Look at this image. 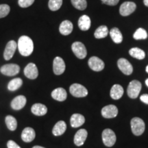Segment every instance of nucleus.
Wrapping results in <instances>:
<instances>
[{
  "label": "nucleus",
  "instance_id": "obj_10",
  "mask_svg": "<svg viewBox=\"0 0 148 148\" xmlns=\"http://www.w3.org/2000/svg\"><path fill=\"white\" fill-rule=\"evenodd\" d=\"M16 48H17V44L14 40H10L7 43L3 52V58H5V60H9L13 57Z\"/></svg>",
  "mask_w": 148,
  "mask_h": 148
},
{
  "label": "nucleus",
  "instance_id": "obj_32",
  "mask_svg": "<svg viewBox=\"0 0 148 148\" xmlns=\"http://www.w3.org/2000/svg\"><path fill=\"white\" fill-rule=\"evenodd\" d=\"M133 37L135 40H142L146 39L147 37V33L145 29L143 28H138L136 32H134Z\"/></svg>",
  "mask_w": 148,
  "mask_h": 148
},
{
  "label": "nucleus",
  "instance_id": "obj_16",
  "mask_svg": "<svg viewBox=\"0 0 148 148\" xmlns=\"http://www.w3.org/2000/svg\"><path fill=\"white\" fill-rule=\"evenodd\" d=\"M36 136V133H35L34 130L32 127H25L23 130L21 134V138L25 143H30L35 138Z\"/></svg>",
  "mask_w": 148,
  "mask_h": 148
},
{
  "label": "nucleus",
  "instance_id": "obj_31",
  "mask_svg": "<svg viewBox=\"0 0 148 148\" xmlns=\"http://www.w3.org/2000/svg\"><path fill=\"white\" fill-rule=\"evenodd\" d=\"M62 4V0H49L48 6L51 11H56L60 8Z\"/></svg>",
  "mask_w": 148,
  "mask_h": 148
},
{
  "label": "nucleus",
  "instance_id": "obj_34",
  "mask_svg": "<svg viewBox=\"0 0 148 148\" xmlns=\"http://www.w3.org/2000/svg\"><path fill=\"white\" fill-rule=\"evenodd\" d=\"M34 0H18V3L21 8H27L34 3Z\"/></svg>",
  "mask_w": 148,
  "mask_h": 148
},
{
  "label": "nucleus",
  "instance_id": "obj_18",
  "mask_svg": "<svg viewBox=\"0 0 148 148\" xmlns=\"http://www.w3.org/2000/svg\"><path fill=\"white\" fill-rule=\"evenodd\" d=\"M51 97L55 100L63 101L66 99L67 93H66L65 89H64L63 88H57L51 92Z\"/></svg>",
  "mask_w": 148,
  "mask_h": 148
},
{
  "label": "nucleus",
  "instance_id": "obj_30",
  "mask_svg": "<svg viewBox=\"0 0 148 148\" xmlns=\"http://www.w3.org/2000/svg\"><path fill=\"white\" fill-rule=\"evenodd\" d=\"M72 5L79 10H84L87 7L86 0H71Z\"/></svg>",
  "mask_w": 148,
  "mask_h": 148
},
{
  "label": "nucleus",
  "instance_id": "obj_39",
  "mask_svg": "<svg viewBox=\"0 0 148 148\" xmlns=\"http://www.w3.org/2000/svg\"><path fill=\"white\" fill-rule=\"evenodd\" d=\"M32 148H45V147H41V146H38V145H36V146H34Z\"/></svg>",
  "mask_w": 148,
  "mask_h": 148
},
{
  "label": "nucleus",
  "instance_id": "obj_24",
  "mask_svg": "<svg viewBox=\"0 0 148 148\" xmlns=\"http://www.w3.org/2000/svg\"><path fill=\"white\" fill-rule=\"evenodd\" d=\"M123 88L121 85L119 84H114L112 86L110 90V97L113 99H119L123 95Z\"/></svg>",
  "mask_w": 148,
  "mask_h": 148
},
{
  "label": "nucleus",
  "instance_id": "obj_29",
  "mask_svg": "<svg viewBox=\"0 0 148 148\" xmlns=\"http://www.w3.org/2000/svg\"><path fill=\"white\" fill-rule=\"evenodd\" d=\"M5 123H6L8 128L11 131H14L17 127V121L14 116L11 115L6 116L5 119Z\"/></svg>",
  "mask_w": 148,
  "mask_h": 148
},
{
  "label": "nucleus",
  "instance_id": "obj_11",
  "mask_svg": "<svg viewBox=\"0 0 148 148\" xmlns=\"http://www.w3.org/2000/svg\"><path fill=\"white\" fill-rule=\"evenodd\" d=\"M65 63L60 57H56L53 62V71L56 75H61L65 71Z\"/></svg>",
  "mask_w": 148,
  "mask_h": 148
},
{
  "label": "nucleus",
  "instance_id": "obj_4",
  "mask_svg": "<svg viewBox=\"0 0 148 148\" xmlns=\"http://www.w3.org/2000/svg\"><path fill=\"white\" fill-rule=\"evenodd\" d=\"M116 135L112 130L105 129L102 132V140L107 147H112L116 142Z\"/></svg>",
  "mask_w": 148,
  "mask_h": 148
},
{
  "label": "nucleus",
  "instance_id": "obj_2",
  "mask_svg": "<svg viewBox=\"0 0 148 148\" xmlns=\"http://www.w3.org/2000/svg\"><path fill=\"white\" fill-rule=\"evenodd\" d=\"M131 129L133 134L136 136H140L145 131V123L141 119L134 117L131 120Z\"/></svg>",
  "mask_w": 148,
  "mask_h": 148
},
{
  "label": "nucleus",
  "instance_id": "obj_14",
  "mask_svg": "<svg viewBox=\"0 0 148 148\" xmlns=\"http://www.w3.org/2000/svg\"><path fill=\"white\" fill-rule=\"evenodd\" d=\"M24 74L27 78L31 79H36L38 75V71L36 64L29 63L24 69Z\"/></svg>",
  "mask_w": 148,
  "mask_h": 148
},
{
  "label": "nucleus",
  "instance_id": "obj_37",
  "mask_svg": "<svg viewBox=\"0 0 148 148\" xmlns=\"http://www.w3.org/2000/svg\"><path fill=\"white\" fill-rule=\"evenodd\" d=\"M140 101H143V103H146V104H148V95L147 94H144V95H142L140 97Z\"/></svg>",
  "mask_w": 148,
  "mask_h": 148
},
{
  "label": "nucleus",
  "instance_id": "obj_19",
  "mask_svg": "<svg viewBox=\"0 0 148 148\" xmlns=\"http://www.w3.org/2000/svg\"><path fill=\"white\" fill-rule=\"evenodd\" d=\"M59 31L61 34L64 35V36L69 35L73 31V24L68 20L63 21L60 23V27H59Z\"/></svg>",
  "mask_w": 148,
  "mask_h": 148
},
{
  "label": "nucleus",
  "instance_id": "obj_17",
  "mask_svg": "<svg viewBox=\"0 0 148 148\" xmlns=\"http://www.w3.org/2000/svg\"><path fill=\"white\" fill-rule=\"evenodd\" d=\"M87 135L88 132L85 129L79 130L74 136V143L77 146L82 145L86 139Z\"/></svg>",
  "mask_w": 148,
  "mask_h": 148
},
{
  "label": "nucleus",
  "instance_id": "obj_22",
  "mask_svg": "<svg viewBox=\"0 0 148 148\" xmlns=\"http://www.w3.org/2000/svg\"><path fill=\"white\" fill-rule=\"evenodd\" d=\"M66 129V124L64 121H59L56 123L52 130V133L54 136H60L63 134Z\"/></svg>",
  "mask_w": 148,
  "mask_h": 148
},
{
  "label": "nucleus",
  "instance_id": "obj_20",
  "mask_svg": "<svg viewBox=\"0 0 148 148\" xmlns=\"http://www.w3.org/2000/svg\"><path fill=\"white\" fill-rule=\"evenodd\" d=\"M90 25H91V21L89 16L82 15L79 17L78 20V27L81 30L87 31L88 29H89Z\"/></svg>",
  "mask_w": 148,
  "mask_h": 148
},
{
  "label": "nucleus",
  "instance_id": "obj_13",
  "mask_svg": "<svg viewBox=\"0 0 148 148\" xmlns=\"http://www.w3.org/2000/svg\"><path fill=\"white\" fill-rule=\"evenodd\" d=\"M118 114V109L114 105H108L103 107L101 110V115L106 119H110L116 116Z\"/></svg>",
  "mask_w": 148,
  "mask_h": 148
},
{
  "label": "nucleus",
  "instance_id": "obj_28",
  "mask_svg": "<svg viewBox=\"0 0 148 148\" xmlns=\"http://www.w3.org/2000/svg\"><path fill=\"white\" fill-rule=\"evenodd\" d=\"M108 33L109 31L108 27L106 25H101L96 29L94 33V36L96 38H103L108 36Z\"/></svg>",
  "mask_w": 148,
  "mask_h": 148
},
{
  "label": "nucleus",
  "instance_id": "obj_33",
  "mask_svg": "<svg viewBox=\"0 0 148 148\" xmlns=\"http://www.w3.org/2000/svg\"><path fill=\"white\" fill-rule=\"evenodd\" d=\"M10 10V8L7 4L0 5V18L5 17L9 14Z\"/></svg>",
  "mask_w": 148,
  "mask_h": 148
},
{
  "label": "nucleus",
  "instance_id": "obj_27",
  "mask_svg": "<svg viewBox=\"0 0 148 148\" xmlns=\"http://www.w3.org/2000/svg\"><path fill=\"white\" fill-rule=\"evenodd\" d=\"M23 84V80L19 77L12 79L8 84V88L10 91H14L19 88Z\"/></svg>",
  "mask_w": 148,
  "mask_h": 148
},
{
  "label": "nucleus",
  "instance_id": "obj_9",
  "mask_svg": "<svg viewBox=\"0 0 148 148\" xmlns=\"http://www.w3.org/2000/svg\"><path fill=\"white\" fill-rule=\"evenodd\" d=\"M117 65L119 69L125 75H129L132 73L133 67L130 62L125 58H120L117 61Z\"/></svg>",
  "mask_w": 148,
  "mask_h": 148
},
{
  "label": "nucleus",
  "instance_id": "obj_36",
  "mask_svg": "<svg viewBox=\"0 0 148 148\" xmlns=\"http://www.w3.org/2000/svg\"><path fill=\"white\" fill-rule=\"evenodd\" d=\"M7 147L8 148H21L19 145H17L14 140H8V143H7Z\"/></svg>",
  "mask_w": 148,
  "mask_h": 148
},
{
  "label": "nucleus",
  "instance_id": "obj_8",
  "mask_svg": "<svg viewBox=\"0 0 148 148\" xmlns=\"http://www.w3.org/2000/svg\"><path fill=\"white\" fill-rule=\"evenodd\" d=\"M136 5L132 1H125L121 5L119 8V13L123 16H128L136 10Z\"/></svg>",
  "mask_w": 148,
  "mask_h": 148
},
{
  "label": "nucleus",
  "instance_id": "obj_25",
  "mask_svg": "<svg viewBox=\"0 0 148 148\" xmlns=\"http://www.w3.org/2000/svg\"><path fill=\"white\" fill-rule=\"evenodd\" d=\"M110 35L112 40L115 43H121L123 40V36H122L121 31L117 27H114V28L111 29L110 31Z\"/></svg>",
  "mask_w": 148,
  "mask_h": 148
},
{
  "label": "nucleus",
  "instance_id": "obj_35",
  "mask_svg": "<svg viewBox=\"0 0 148 148\" xmlns=\"http://www.w3.org/2000/svg\"><path fill=\"white\" fill-rule=\"evenodd\" d=\"M103 3L108 5H115L119 3V0H101Z\"/></svg>",
  "mask_w": 148,
  "mask_h": 148
},
{
  "label": "nucleus",
  "instance_id": "obj_6",
  "mask_svg": "<svg viewBox=\"0 0 148 148\" xmlns=\"http://www.w3.org/2000/svg\"><path fill=\"white\" fill-rule=\"evenodd\" d=\"M69 91L75 97H84L88 95V90L82 85L79 84H73L70 86Z\"/></svg>",
  "mask_w": 148,
  "mask_h": 148
},
{
  "label": "nucleus",
  "instance_id": "obj_5",
  "mask_svg": "<svg viewBox=\"0 0 148 148\" xmlns=\"http://www.w3.org/2000/svg\"><path fill=\"white\" fill-rule=\"evenodd\" d=\"M71 49L75 56L79 59H84L87 55L86 47L81 42H75L72 44Z\"/></svg>",
  "mask_w": 148,
  "mask_h": 148
},
{
  "label": "nucleus",
  "instance_id": "obj_15",
  "mask_svg": "<svg viewBox=\"0 0 148 148\" xmlns=\"http://www.w3.org/2000/svg\"><path fill=\"white\" fill-rule=\"evenodd\" d=\"M26 97L23 95H18L14 97L12 101H11V107L12 109L16 110H21L26 104Z\"/></svg>",
  "mask_w": 148,
  "mask_h": 148
},
{
  "label": "nucleus",
  "instance_id": "obj_40",
  "mask_svg": "<svg viewBox=\"0 0 148 148\" xmlns=\"http://www.w3.org/2000/svg\"><path fill=\"white\" fill-rule=\"evenodd\" d=\"M145 84L147 85V86H148V78L145 80Z\"/></svg>",
  "mask_w": 148,
  "mask_h": 148
},
{
  "label": "nucleus",
  "instance_id": "obj_23",
  "mask_svg": "<svg viewBox=\"0 0 148 148\" xmlns=\"http://www.w3.org/2000/svg\"><path fill=\"white\" fill-rule=\"evenodd\" d=\"M85 122L84 116L80 114H73L71 116L70 123L73 127H78L82 125Z\"/></svg>",
  "mask_w": 148,
  "mask_h": 148
},
{
  "label": "nucleus",
  "instance_id": "obj_21",
  "mask_svg": "<svg viewBox=\"0 0 148 148\" xmlns=\"http://www.w3.org/2000/svg\"><path fill=\"white\" fill-rule=\"evenodd\" d=\"M31 111L34 115L36 116H43L47 113V108L44 104L42 103H34L32 106Z\"/></svg>",
  "mask_w": 148,
  "mask_h": 148
},
{
  "label": "nucleus",
  "instance_id": "obj_38",
  "mask_svg": "<svg viewBox=\"0 0 148 148\" xmlns=\"http://www.w3.org/2000/svg\"><path fill=\"white\" fill-rule=\"evenodd\" d=\"M143 3L146 6L148 7V0H143Z\"/></svg>",
  "mask_w": 148,
  "mask_h": 148
},
{
  "label": "nucleus",
  "instance_id": "obj_41",
  "mask_svg": "<svg viewBox=\"0 0 148 148\" xmlns=\"http://www.w3.org/2000/svg\"><path fill=\"white\" fill-rule=\"evenodd\" d=\"M146 72L148 73V65L147 66V67H146Z\"/></svg>",
  "mask_w": 148,
  "mask_h": 148
},
{
  "label": "nucleus",
  "instance_id": "obj_26",
  "mask_svg": "<svg viewBox=\"0 0 148 148\" xmlns=\"http://www.w3.org/2000/svg\"><path fill=\"white\" fill-rule=\"evenodd\" d=\"M129 53L133 58L138 59V60H143L145 57V53L144 51L138 47H134L130 49Z\"/></svg>",
  "mask_w": 148,
  "mask_h": 148
},
{
  "label": "nucleus",
  "instance_id": "obj_3",
  "mask_svg": "<svg viewBox=\"0 0 148 148\" xmlns=\"http://www.w3.org/2000/svg\"><path fill=\"white\" fill-rule=\"evenodd\" d=\"M142 85L139 81L138 80H132V82H130L127 86V95L132 99H135L139 95V92L141 90Z\"/></svg>",
  "mask_w": 148,
  "mask_h": 148
},
{
  "label": "nucleus",
  "instance_id": "obj_12",
  "mask_svg": "<svg viewBox=\"0 0 148 148\" xmlns=\"http://www.w3.org/2000/svg\"><path fill=\"white\" fill-rule=\"evenodd\" d=\"M88 66L92 70L95 71H101L104 68V62L98 57L92 56L89 58L88 62Z\"/></svg>",
  "mask_w": 148,
  "mask_h": 148
},
{
  "label": "nucleus",
  "instance_id": "obj_7",
  "mask_svg": "<svg viewBox=\"0 0 148 148\" xmlns=\"http://www.w3.org/2000/svg\"><path fill=\"white\" fill-rule=\"evenodd\" d=\"M0 71L1 73L7 76H14L18 73L20 67L16 64H7L1 66Z\"/></svg>",
  "mask_w": 148,
  "mask_h": 148
},
{
  "label": "nucleus",
  "instance_id": "obj_1",
  "mask_svg": "<svg viewBox=\"0 0 148 148\" xmlns=\"http://www.w3.org/2000/svg\"><path fill=\"white\" fill-rule=\"evenodd\" d=\"M17 47L22 56H29L34 51V43L29 36H22L18 38Z\"/></svg>",
  "mask_w": 148,
  "mask_h": 148
}]
</instances>
